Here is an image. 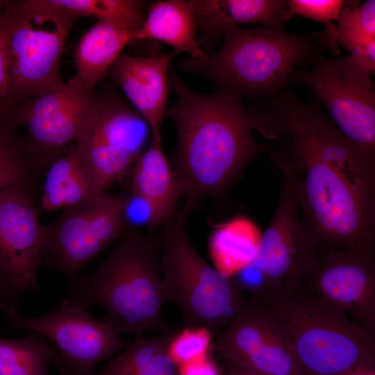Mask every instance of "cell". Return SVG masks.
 Instances as JSON below:
<instances>
[{
  "label": "cell",
  "mask_w": 375,
  "mask_h": 375,
  "mask_svg": "<svg viewBox=\"0 0 375 375\" xmlns=\"http://www.w3.org/2000/svg\"><path fill=\"white\" fill-rule=\"evenodd\" d=\"M265 151L291 175L302 219L320 245H372L375 154L353 144L316 104L282 91L247 110Z\"/></svg>",
  "instance_id": "6da1fadb"
},
{
  "label": "cell",
  "mask_w": 375,
  "mask_h": 375,
  "mask_svg": "<svg viewBox=\"0 0 375 375\" xmlns=\"http://www.w3.org/2000/svg\"><path fill=\"white\" fill-rule=\"evenodd\" d=\"M169 77L177 97L167 112L177 131L172 167L190 214L204 197L224 192L265 145L253 138L240 92L223 88L202 94L174 71Z\"/></svg>",
  "instance_id": "7a4b0ae2"
},
{
  "label": "cell",
  "mask_w": 375,
  "mask_h": 375,
  "mask_svg": "<svg viewBox=\"0 0 375 375\" xmlns=\"http://www.w3.org/2000/svg\"><path fill=\"white\" fill-rule=\"evenodd\" d=\"M158 247L156 238L128 226L119 243L93 272L67 285L65 299L88 308L98 306L106 312L101 321L116 334L136 338L147 332L173 331L165 322V303Z\"/></svg>",
  "instance_id": "3957f363"
},
{
  "label": "cell",
  "mask_w": 375,
  "mask_h": 375,
  "mask_svg": "<svg viewBox=\"0 0 375 375\" xmlns=\"http://www.w3.org/2000/svg\"><path fill=\"white\" fill-rule=\"evenodd\" d=\"M223 38L217 52L203 60L189 57L180 67L223 88L252 97L274 96L283 91L297 67L324 57L328 46L324 31L300 35L289 33L284 27H235Z\"/></svg>",
  "instance_id": "277c9868"
},
{
  "label": "cell",
  "mask_w": 375,
  "mask_h": 375,
  "mask_svg": "<svg viewBox=\"0 0 375 375\" xmlns=\"http://www.w3.org/2000/svg\"><path fill=\"white\" fill-rule=\"evenodd\" d=\"M188 215L183 208L177 210L156 238L162 252L164 299L179 309L182 329L203 330L215 336L249 301L230 277L196 250L185 226Z\"/></svg>",
  "instance_id": "5b68a950"
},
{
  "label": "cell",
  "mask_w": 375,
  "mask_h": 375,
  "mask_svg": "<svg viewBox=\"0 0 375 375\" xmlns=\"http://www.w3.org/2000/svg\"><path fill=\"white\" fill-rule=\"evenodd\" d=\"M267 306L285 331L303 375L374 367V336L338 308L301 290Z\"/></svg>",
  "instance_id": "8992f818"
},
{
  "label": "cell",
  "mask_w": 375,
  "mask_h": 375,
  "mask_svg": "<svg viewBox=\"0 0 375 375\" xmlns=\"http://www.w3.org/2000/svg\"><path fill=\"white\" fill-rule=\"evenodd\" d=\"M76 20L46 0L12 1L0 11L12 110L34 94L64 82L61 60Z\"/></svg>",
  "instance_id": "52a82bcc"
},
{
  "label": "cell",
  "mask_w": 375,
  "mask_h": 375,
  "mask_svg": "<svg viewBox=\"0 0 375 375\" xmlns=\"http://www.w3.org/2000/svg\"><path fill=\"white\" fill-rule=\"evenodd\" d=\"M150 133L144 119L118 94H99L92 118L75 144L92 198L130 174Z\"/></svg>",
  "instance_id": "ba28073f"
},
{
  "label": "cell",
  "mask_w": 375,
  "mask_h": 375,
  "mask_svg": "<svg viewBox=\"0 0 375 375\" xmlns=\"http://www.w3.org/2000/svg\"><path fill=\"white\" fill-rule=\"evenodd\" d=\"M277 166L281 174L279 200L251 262L262 277L267 306L301 290L319 258L320 244L300 218L290 173L284 165Z\"/></svg>",
  "instance_id": "9c48e42d"
},
{
  "label": "cell",
  "mask_w": 375,
  "mask_h": 375,
  "mask_svg": "<svg viewBox=\"0 0 375 375\" xmlns=\"http://www.w3.org/2000/svg\"><path fill=\"white\" fill-rule=\"evenodd\" d=\"M128 190L103 194L65 208L54 222L43 226L42 264L58 272L68 285L84 267L123 235Z\"/></svg>",
  "instance_id": "30bf717a"
},
{
  "label": "cell",
  "mask_w": 375,
  "mask_h": 375,
  "mask_svg": "<svg viewBox=\"0 0 375 375\" xmlns=\"http://www.w3.org/2000/svg\"><path fill=\"white\" fill-rule=\"evenodd\" d=\"M99 97L73 76L17 105L10 119L27 131L24 136L40 175L75 145L88 125Z\"/></svg>",
  "instance_id": "8fae6325"
},
{
  "label": "cell",
  "mask_w": 375,
  "mask_h": 375,
  "mask_svg": "<svg viewBox=\"0 0 375 375\" xmlns=\"http://www.w3.org/2000/svg\"><path fill=\"white\" fill-rule=\"evenodd\" d=\"M312 64L310 70L294 69L289 85L308 88L347 138L375 154V88L370 74L351 56L321 57Z\"/></svg>",
  "instance_id": "7c38bea8"
},
{
  "label": "cell",
  "mask_w": 375,
  "mask_h": 375,
  "mask_svg": "<svg viewBox=\"0 0 375 375\" xmlns=\"http://www.w3.org/2000/svg\"><path fill=\"white\" fill-rule=\"evenodd\" d=\"M3 311L9 328L35 332L54 343L71 375H96L97 363L129 344L86 308L72 306L65 299L57 309L36 318L23 317L17 308Z\"/></svg>",
  "instance_id": "4fadbf2b"
},
{
  "label": "cell",
  "mask_w": 375,
  "mask_h": 375,
  "mask_svg": "<svg viewBox=\"0 0 375 375\" xmlns=\"http://www.w3.org/2000/svg\"><path fill=\"white\" fill-rule=\"evenodd\" d=\"M212 341L224 360L260 375H303L281 324L266 305L248 303Z\"/></svg>",
  "instance_id": "5bb4252c"
},
{
  "label": "cell",
  "mask_w": 375,
  "mask_h": 375,
  "mask_svg": "<svg viewBox=\"0 0 375 375\" xmlns=\"http://www.w3.org/2000/svg\"><path fill=\"white\" fill-rule=\"evenodd\" d=\"M306 278L312 295L351 315L375 335V257L373 245L326 247Z\"/></svg>",
  "instance_id": "9a60e30c"
},
{
  "label": "cell",
  "mask_w": 375,
  "mask_h": 375,
  "mask_svg": "<svg viewBox=\"0 0 375 375\" xmlns=\"http://www.w3.org/2000/svg\"><path fill=\"white\" fill-rule=\"evenodd\" d=\"M37 203L31 194L21 189L0 193V264L21 292L40 289L43 226Z\"/></svg>",
  "instance_id": "2e32d148"
},
{
  "label": "cell",
  "mask_w": 375,
  "mask_h": 375,
  "mask_svg": "<svg viewBox=\"0 0 375 375\" xmlns=\"http://www.w3.org/2000/svg\"><path fill=\"white\" fill-rule=\"evenodd\" d=\"M176 56L174 51L147 57L122 53L107 73L147 123L152 138H162L170 90L169 68Z\"/></svg>",
  "instance_id": "e0dca14e"
},
{
  "label": "cell",
  "mask_w": 375,
  "mask_h": 375,
  "mask_svg": "<svg viewBox=\"0 0 375 375\" xmlns=\"http://www.w3.org/2000/svg\"><path fill=\"white\" fill-rule=\"evenodd\" d=\"M199 45L211 51L229 29L242 24L283 28L288 0H190Z\"/></svg>",
  "instance_id": "ac0fdd59"
},
{
  "label": "cell",
  "mask_w": 375,
  "mask_h": 375,
  "mask_svg": "<svg viewBox=\"0 0 375 375\" xmlns=\"http://www.w3.org/2000/svg\"><path fill=\"white\" fill-rule=\"evenodd\" d=\"M128 176V190L142 198L151 207L149 229L162 226L171 220L177 212V201L182 195L176 176L164 152L162 138H152Z\"/></svg>",
  "instance_id": "d6986e66"
},
{
  "label": "cell",
  "mask_w": 375,
  "mask_h": 375,
  "mask_svg": "<svg viewBox=\"0 0 375 375\" xmlns=\"http://www.w3.org/2000/svg\"><path fill=\"white\" fill-rule=\"evenodd\" d=\"M197 33L190 0H160L149 4L134 41H159L172 47L176 55L186 53L191 58L203 60L208 56L199 45Z\"/></svg>",
  "instance_id": "ffe728a7"
},
{
  "label": "cell",
  "mask_w": 375,
  "mask_h": 375,
  "mask_svg": "<svg viewBox=\"0 0 375 375\" xmlns=\"http://www.w3.org/2000/svg\"><path fill=\"white\" fill-rule=\"evenodd\" d=\"M135 31L110 21L97 19L76 46V73L74 76L87 87L94 89L124 47L135 42Z\"/></svg>",
  "instance_id": "44dd1931"
},
{
  "label": "cell",
  "mask_w": 375,
  "mask_h": 375,
  "mask_svg": "<svg viewBox=\"0 0 375 375\" xmlns=\"http://www.w3.org/2000/svg\"><path fill=\"white\" fill-rule=\"evenodd\" d=\"M175 332L135 338L96 375H179L178 365L170 349Z\"/></svg>",
  "instance_id": "7402d4cb"
},
{
  "label": "cell",
  "mask_w": 375,
  "mask_h": 375,
  "mask_svg": "<svg viewBox=\"0 0 375 375\" xmlns=\"http://www.w3.org/2000/svg\"><path fill=\"white\" fill-rule=\"evenodd\" d=\"M39 209L52 212L93 199L75 145L54 160L45 172Z\"/></svg>",
  "instance_id": "603a6c76"
},
{
  "label": "cell",
  "mask_w": 375,
  "mask_h": 375,
  "mask_svg": "<svg viewBox=\"0 0 375 375\" xmlns=\"http://www.w3.org/2000/svg\"><path fill=\"white\" fill-rule=\"evenodd\" d=\"M40 176L18 126L0 113V193L9 189L28 192L38 200Z\"/></svg>",
  "instance_id": "cb8c5ba5"
},
{
  "label": "cell",
  "mask_w": 375,
  "mask_h": 375,
  "mask_svg": "<svg viewBox=\"0 0 375 375\" xmlns=\"http://www.w3.org/2000/svg\"><path fill=\"white\" fill-rule=\"evenodd\" d=\"M57 353L35 332L21 339L0 338V375H47Z\"/></svg>",
  "instance_id": "d4e9b609"
},
{
  "label": "cell",
  "mask_w": 375,
  "mask_h": 375,
  "mask_svg": "<svg viewBox=\"0 0 375 375\" xmlns=\"http://www.w3.org/2000/svg\"><path fill=\"white\" fill-rule=\"evenodd\" d=\"M258 240L228 228H222L215 233L211 247L215 258L221 266L219 270L229 277L251 262Z\"/></svg>",
  "instance_id": "484cf974"
},
{
  "label": "cell",
  "mask_w": 375,
  "mask_h": 375,
  "mask_svg": "<svg viewBox=\"0 0 375 375\" xmlns=\"http://www.w3.org/2000/svg\"><path fill=\"white\" fill-rule=\"evenodd\" d=\"M353 1L342 0H289L287 10L288 20L295 15L303 16L325 26L328 47L338 53L335 40V26L332 22L338 21L343 11Z\"/></svg>",
  "instance_id": "4316f807"
},
{
  "label": "cell",
  "mask_w": 375,
  "mask_h": 375,
  "mask_svg": "<svg viewBox=\"0 0 375 375\" xmlns=\"http://www.w3.org/2000/svg\"><path fill=\"white\" fill-rule=\"evenodd\" d=\"M211 344V335L207 331L183 328L174 334L170 349L178 365H184L208 355Z\"/></svg>",
  "instance_id": "83f0119b"
},
{
  "label": "cell",
  "mask_w": 375,
  "mask_h": 375,
  "mask_svg": "<svg viewBox=\"0 0 375 375\" xmlns=\"http://www.w3.org/2000/svg\"><path fill=\"white\" fill-rule=\"evenodd\" d=\"M335 27L347 32L375 36V1H355L342 13Z\"/></svg>",
  "instance_id": "f1b7e54d"
},
{
  "label": "cell",
  "mask_w": 375,
  "mask_h": 375,
  "mask_svg": "<svg viewBox=\"0 0 375 375\" xmlns=\"http://www.w3.org/2000/svg\"><path fill=\"white\" fill-rule=\"evenodd\" d=\"M21 292L0 264V308L19 309Z\"/></svg>",
  "instance_id": "f546056e"
},
{
  "label": "cell",
  "mask_w": 375,
  "mask_h": 375,
  "mask_svg": "<svg viewBox=\"0 0 375 375\" xmlns=\"http://www.w3.org/2000/svg\"><path fill=\"white\" fill-rule=\"evenodd\" d=\"M11 110L7 54L0 35V113L9 115Z\"/></svg>",
  "instance_id": "4dcf8cb0"
},
{
  "label": "cell",
  "mask_w": 375,
  "mask_h": 375,
  "mask_svg": "<svg viewBox=\"0 0 375 375\" xmlns=\"http://www.w3.org/2000/svg\"><path fill=\"white\" fill-rule=\"evenodd\" d=\"M208 355L183 365L179 375H219L217 365Z\"/></svg>",
  "instance_id": "1f68e13d"
},
{
  "label": "cell",
  "mask_w": 375,
  "mask_h": 375,
  "mask_svg": "<svg viewBox=\"0 0 375 375\" xmlns=\"http://www.w3.org/2000/svg\"><path fill=\"white\" fill-rule=\"evenodd\" d=\"M224 361V375H260L233 362Z\"/></svg>",
  "instance_id": "d6a6232c"
},
{
  "label": "cell",
  "mask_w": 375,
  "mask_h": 375,
  "mask_svg": "<svg viewBox=\"0 0 375 375\" xmlns=\"http://www.w3.org/2000/svg\"><path fill=\"white\" fill-rule=\"evenodd\" d=\"M341 375H375V368L371 366H360L350 369Z\"/></svg>",
  "instance_id": "836d02e7"
},
{
  "label": "cell",
  "mask_w": 375,
  "mask_h": 375,
  "mask_svg": "<svg viewBox=\"0 0 375 375\" xmlns=\"http://www.w3.org/2000/svg\"><path fill=\"white\" fill-rule=\"evenodd\" d=\"M52 363L54 365L58 375H71L63 365L58 353L54 357Z\"/></svg>",
  "instance_id": "e575fe53"
},
{
  "label": "cell",
  "mask_w": 375,
  "mask_h": 375,
  "mask_svg": "<svg viewBox=\"0 0 375 375\" xmlns=\"http://www.w3.org/2000/svg\"><path fill=\"white\" fill-rule=\"evenodd\" d=\"M12 1L0 0V11L4 10Z\"/></svg>",
  "instance_id": "d590c367"
}]
</instances>
